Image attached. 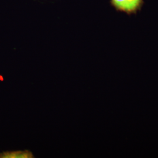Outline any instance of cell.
<instances>
[{"label": "cell", "mask_w": 158, "mask_h": 158, "mask_svg": "<svg viewBox=\"0 0 158 158\" xmlns=\"http://www.w3.org/2000/svg\"><path fill=\"white\" fill-rule=\"evenodd\" d=\"M142 2V0H111V4L116 9L128 13L138 10Z\"/></svg>", "instance_id": "obj_1"}, {"label": "cell", "mask_w": 158, "mask_h": 158, "mask_svg": "<svg viewBox=\"0 0 158 158\" xmlns=\"http://www.w3.org/2000/svg\"><path fill=\"white\" fill-rule=\"evenodd\" d=\"M32 153L29 151L6 152L0 154V158H34Z\"/></svg>", "instance_id": "obj_2"}]
</instances>
